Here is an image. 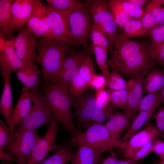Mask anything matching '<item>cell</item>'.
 <instances>
[{
	"mask_svg": "<svg viewBox=\"0 0 164 164\" xmlns=\"http://www.w3.org/2000/svg\"><path fill=\"white\" fill-rule=\"evenodd\" d=\"M91 43L92 53L94 54L97 64L107 81L110 72L109 70L110 61L107 56L108 51L103 48L94 46Z\"/></svg>",
	"mask_w": 164,
	"mask_h": 164,
	"instance_id": "cell-36",
	"label": "cell"
},
{
	"mask_svg": "<svg viewBox=\"0 0 164 164\" xmlns=\"http://www.w3.org/2000/svg\"><path fill=\"white\" fill-rule=\"evenodd\" d=\"M128 1L142 8L145 5H147L150 0H127Z\"/></svg>",
	"mask_w": 164,
	"mask_h": 164,
	"instance_id": "cell-49",
	"label": "cell"
},
{
	"mask_svg": "<svg viewBox=\"0 0 164 164\" xmlns=\"http://www.w3.org/2000/svg\"><path fill=\"white\" fill-rule=\"evenodd\" d=\"M159 135L164 141V134L159 132Z\"/></svg>",
	"mask_w": 164,
	"mask_h": 164,
	"instance_id": "cell-56",
	"label": "cell"
},
{
	"mask_svg": "<svg viewBox=\"0 0 164 164\" xmlns=\"http://www.w3.org/2000/svg\"><path fill=\"white\" fill-rule=\"evenodd\" d=\"M148 33L152 43L149 45L146 52L149 60L155 63L156 56L164 43V25L156 26Z\"/></svg>",
	"mask_w": 164,
	"mask_h": 164,
	"instance_id": "cell-30",
	"label": "cell"
},
{
	"mask_svg": "<svg viewBox=\"0 0 164 164\" xmlns=\"http://www.w3.org/2000/svg\"><path fill=\"white\" fill-rule=\"evenodd\" d=\"M86 1L84 3L91 15L93 23L99 26L104 32L108 41L110 52L112 53L115 42L121 32L113 20L109 9L108 1Z\"/></svg>",
	"mask_w": 164,
	"mask_h": 164,
	"instance_id": "cell-5",
	"label": "cell"
},
{
	"mask_svg": "<svg viewBox=\"0 0 164 164\" xmlns=\"http://www.w3.org/2000/svg\"><path fill=\"white\" fill-rule=\"evenodd\" d=\"M9 40L6 39L2 35L0 34V51L2 50Z\"/></svg>",
	"mask_w": 164,
	"mask_h": 164,
	"instance_id": "cell-51",
	"label": "cell"
},
{
	"mask_svg": "<svg viewBox=\"0 0 164 164\" xmlns=\"http://www.w3.org/2000/svg\"><path fill=\"white\" fill-rule=\"evenodd\" d=\"M78 147L71 164H100L104 160L103 153L98 150L83 145Z\"/></svg>",
	"mask_w": 164,
	"mask_h": 164,
	"instance_id": "cell-27",
	"label": "cell"
},
{
	"mask_svg": "<svg viewBox=\"0 0 164 164\" xmlns=\"http://www.w3.org/2000/svg\"><path fill=\"white\" fill-rule=\"evenodd\" d=\"M96 105L95 93L88 90L71 100V106L75 110L77 128L81 132L82 128L86 129L92 124Z\"/></svg>",
	"mask_w": 164,
	"mask_h": 164,
	"instance_id": "cell-9",
	"label": "cell"
},
{
	"mask_svg": "<svg viewBox=\"0 0 164 164\" xmlns=\"http://www.w3.org/2000/svg\"><path fill=\"white\" fill-rule=\"evenodd\" d=\"M0 164H13L11 163L10 161H2Z\"/></svg>",
	"mask_w": 164,
	"mask_h": 164,
	"instance_id": "cell-55",
	"label": "cell"
},
{
	"mask_svg": "<svg viewBox=\"0 0 164 164\" xmlns=\"http://www.w3.org/2000/svg\"><path fill=\"white\" fill-rule=\"evenodd\" d=\"M27 26L36 39L47 35L49 26L46 6L40 0H34L31 16Z\"/></svg>",
	"mask_w": 164,
	"mask_h": 164,
	"instance_id": "cell-15",
	"label": "cell"
},
{
	"mask_svg": "<svg viewBox=\"0 0 164 164\" xmlns=\"http://www.w3.org/2000/svg\"><path fill=\"white\" fill-rule=\"evenodd\" d=\"M153 164H164V159H161L159 161H155Z\"/></svg>",
	"mask_w": 164,
	"mask_h": 164,
	"instance_id": "cell-54",
	"label": "cell"
},
{
	"mask_svg": "<svg viewBox=\"0 0 164 164\" xmlns=\"http://www.w3.org/2000/svg\"><path fill=\"white\" fill-rule=\"evenodd\" d=\"M14 0H0V34L14 41L15 28L13 22L12 6Z\"/></svg>",
	"mask_w": 164,
	"mask_h": 164,
	"instance_id": "cell-23",
	"label": "cell"
},
{
	"mask_svg": "<svg viewBox=\"0 0 164 164\" xmlns=\"http://www.w3.org/2000/svg\"><path fill=\"white\" fill-rule=\"evenodd\" d=\"M143 29L141 20L130 19L125 24L121 33L129 39L135 38L142 35Z\"/></svg>",
	"mask_w": 164,
	"mask_h": 164,
	"instance_id": "cell-37",
	"label": "cell"
},
{
	"mask_svg": "<svg viewBox=\"0 0 164 164\" xmlns=\"http://www.w3.org/2000/svg\"><path fill=\"white\" fill-rule=\"evenodd\" d=\"M141 72L132 76L127 81L126 88L128 92V110L136 112L142 98L145 75L148 71Z\"/></svg>",
	"mask_w": 164,
	"mask_h": 164,
	"instance_id": "cell-18",
	"label": "cell"
},
{
	"mask_svg": "<svg viewBox=\"0 0 164 164\" xmlns=\"http://www.w3.org/2000/svg\"><path fill=\"white\" fill-rule=\"evenodd\" d=\"M86 145L97 149L103 153L118 147L123 150L125 145L114 139L104 124L93 123L85 131L70 138L68 146Z\"/></svg>",
	"mask_w": 164,
	"mask_h": 164,
	"instance_id": "cell-3",
	"label": "cell"
},
{
	"mask_svg": "<svg viewBox=\"0 0 164 164\" xmlns=\"http://www.w3.org/2000/svg\"><path fill=\"white\" fill-rule=\"evenodd\" d=\"M153 142H148L141 147L128 159L132 161H138L151 153L152 152Z\"/></svg>",
	"mask_w": 164,
	"mask_h": 164,
	"instance_id": "cell-43",
	"label": "cell"
},
{
	"mask_svg": "<svg viewBox=\"0 0 164 164\" xmlns=\"http://www.w3.org/2000/svg\"><path fill=\"white\" fill-rule=\"evenodd\" d=\"M34 0H15L12 6L13 22L15 31L26 24L32 14Z\"/></svg>",
	"mask_w": 164,
	"mask_h": 164,
	"instance_id": "cell-22",
	"label": "cell"
},
{
	"mask_svg": "<svg viewBox=\"0 0 164 164\" xmlns=\"http://www.w3.org/2000/svg\"><path fill=\"white\" fill-rule=\"evenodd\" d=\"M42 87L48 110L53 118L60 124L62 129L70 134V138L82 132L74 124L69 91L55 83H44Z\"/></svg>",
	"mask_w": 164,
	"mask_h": 164,
	"instance_id": "cell-2",
	"label": "cell"
},
{
	"mask_svg": "<svg viewBox=\"0 0 164 164\" xmlns=\"http://www.w3.org/2000/svg\"><path fill=\"white\" fill-rule=\"evenodd\" d=\"M11 133L9 126L1 119H0V160L5 161V149L8 139Z\"/></svg>",
	"mask_w": 164,
	"mask_h": 164,
	"instance_id": "cell-42",
	"label": "cell"
},
{
	"mask_svg": "<svg viewBox=\"0 0 164 164\" xmlns=\"http://www.w3.org/2000/svg\"><path fill=\"white\" fill-rule=\"evenodd\" d=\"M116 2L128 15L130 19L141 20L144 9L127 0H115Z\"/></svg>",
	"mask_w": 164,
	"mask_h": 164,
	"instance_id": "cell-40",
	"label": "cell"
},
{
	"mask_svg": "<svg viewBox=\"0 0 164 164\" xmlns=\"http://www.w3.org/2000/svg\"><path fill=\"white\" fill-rule=\"evenodd\" d=\"M59 124L53 118L45 134L41 136L35 145L26 164H40L51 151H53L56 145L55 142L57 140V133L60 131Z\"/></svg>",
	"mask_w": 164,
	"mask_h": 164,
	"instance_id": "cell-11",
	"label": "cell"
},
{
	"mask_svg": "<svg viewBox=\"0 0 164 164\" xmlns=\"http://www.w3.org/2000/svg\"><path fill=\"white\" fill-rule=\"evenodd\" d=\"M156 127L149 124L133 135L126 144L123 150V156L129 158L141 147L150 142L153 141L159 135Z\"/></svg>",
	"mask_w": 164,
	"mask_h": 164,
	"instance_id": "cell-17",
	"label": "cell"
},
{
	"mask_svg": "<svg viewBox=\"0 0 164 164\" xmlns=\"http://www.w3.org/2000/svg\"><path fill=\"white\" fill-rule=\"evenodd\" d=\"M90 39L94 45L110 51L108 39L101 28L93 23L90 33Z\"/></svg>",
	"mask_w": 164,
	"mask_h": 164,
	"instance_id": "cell-39",
	"label": "cell"
},
{
	"mask_svg": "<svg viewBox=\"0 0 164 164\" xmlns=\"http://www.w3.org/2000/svg\"><path fill=\"white\" fill-rule=\"evenodd\" d=\"M46 7L49 31L46 36H52L72 46H80L73 39L67 22L62 15L49 5Z\"/></svg>",
	"mask_w": 164,
	"mask_h": 164,
	"instance_id": "cell-14",
	"label": "cell"
},
{
	"mask_svg": "<svg viewBox=\"0 0 164 164\" xmlns=\"http://www.w3.org/2000/svg\"><path fill=\"white\" fill-rule=\"evenodd\" d=\"M32 102L30 90L25 86L22 87L18 101L13 109L12 125L14 130L15 126L22 122L30 113Z\"/></svg>",
	"mask_w": 164,
	"mask_h": 164,
	"instance_id": "cell-21",
	"label": "cell"
},
{
	"mask_svg": "<svg viewBox=\"0 0 164 164\" xmlns=\"http://www.w3.org/2000/svg\"><path fill=\"white\" fill-rule=\"evenodd\" d=\"M11 72H2L4 86L0 102V113L9 127L11 133L15 132L13 129L12 116L13 111L12 95L10 83Z\"/></svg>",
	"mask_w": 164,
	"mask_h": 164,
	"instance_id": "cell-20",
	"label": "cell"
},
{
	"mask_svg": "<svg viewBox=\"0 0 164 164\" xmlns=\"http://www.w3.org/2000/svg\"><path fill=\"white\" fill-rule=\"evenodd\" d=\"M107 91L109 96L108 105L111 110L118 108L124 112L128 111V92L126 88L121 90L108 89Z\"/></svg>",
	"mask_w": 164,
	"mask_h": 164,
	"instance_id": "cell-34",
	"label": "cell"
},
{
	"mask_svg": "<svg viewBox=\"0 0 164 164\" xmlns=\"http://www.w3.org/2000/svg\"><path fill=\"white\" fill-rule=\"evenodd\" d=\"M36 39L27 24L20 29L15 37L14 46L15 53L25 63L37 61V45Z\"/></svg>",
	"mask_w": 164,
	"mask_h": 164,
	"instance_id": "cell-12",
	"label": "cell"
},
{
	"mask_svg": "<svg viewBox=\"0 0 164 164\" xmlns=\"http://www.w3.org/2000/svg\"><path fill=\"white\" fill-rule=\"evenodd\" d=\"M90 50V45L87 48L83 47L81 49H78L73 48L53 83L61 85L69 91L70 82L77 73Z\"/></svg>",
	"mask_w": 164,
	"mask_h": 164,
	"instance_id": "cell-10",
	"label": "cell"
},
{
	"mask_svg": "<svg viewBox=\"0 0 164 164\" xmlns=\"http://www.w3.org/2000/svg\"><path fill=\"white\" fill-rule=\"evenodd\" d=\"M25 63L17 56L14 47V41L9 40L0 51V68L1 72H13L22 67Z\"/></svg>",
	"mask_w": 164,
	"mask_h": 164,
	"instance_id": "cell-24",
	"label": "cell"
},
{
	"mask_svg": "<svg viewBox=\"0 0 164 164\" xmlns=\"http://www.w3.org/2000/svg\"><path fill=\"white\" fill-rule=\"evenodd\" d=\"M160 1L162 5H164V0H160Z\"/></svg>",
	"mask_w": 164,
	"mask_h": 164,
	"instance_id": "cell-57",
	"label": "cell"
},
{
	"mask_svg": "<svg viewBox=\"0 0 164 164\" xmlns=\"http://www.w3.org/2000/svg\"><path fill=\"white\" fill-rule=\"evenodd\" d=\"M127 83L117 70H112L107 80L106 87L110 89L121 90L126 88Z\"/></svg>",
	"mask_w": 164,
	"mask_h": 164,
	"instance_id": "cell-41",
	"label": "cell"
},
{
	"mask_svg": "<svg viewBox=\"0 0 164 164\" xmlns=\"http://www.w3.org/2000/svg\"><path fill=\"white\" fill-rule=\"evenodd\" d=\"M155 64L149 60L146 51H144L124 61L114 70H117L122 76H132L137 73L152 69Z\"/></svg>",
	"mask_w": 164,
	"mask_h": 164,
	"instance_id": "cell-16",
	"label": "cell"
},
{
	"mask_svg": "<svg viewBox=\"0 0 164 164\" xmlns=\"http://www.w3.org/2000/svg\"><path fill=\"white\" fill-rule=\"evenodd\" d=\"M106 81L105 78L102 75L95 74L91 81L90 87L96 91L102 90L106 87Z\"/></svg>",
	"mask_w": 164,
	"mask_h": 164,
	"instance_id": "cell-44",
	"label": "cell"
},
{
	"mask_svg": "<svg viewBox=\"0 0 164 164\" xmlns=\"http://www.w3.org/2000/svg\"><path fill=\"white\" fill-rule=\"evenodd\" d=\"M46 1L59 12L67 22L70 15L75 10L86 8V5L75 0H46Z\"/></svg>",
	"mask_w": 164,
	"mask_h": 164,
	"instance_id": "cell-31",
	"label": "cell"
},
{
	"mask_svg": "<svg viewBox=\"0 0 164 164\" xmlns=\"http://www.w3.org/2000/svg\"><path fill=\"white\" fill-rule=\"evenodd\" d=\"M90 45L91 50L89 52L70 83L69 93L71 100L88 90L91 81L96 74L94 64L91 58L92 46L91 44Z\"/></svg>",
	"mask_w": 164,
	"mask_h": 164,
	"instance_id": "cell-13",
	"label": "cell"
},
{
	"mask_svg": "<svg viewBox=\"0 0 164 164\" xmlns=\"http://www.w3.org/2000/svg\"><path fill=\"white\" fill-rule=\"evenodd\" d=\"M96 105L92 118L93 123L104 124L113 112L109 106V96L107 90L104 89L96 91Z\"/></svg>",
	"mask_w": 164,
	"mask_h": 164,
	"instance_id": "cell-26",
	"label": "cell"
},
{
	"mask_svg": "<svg viewBox=\"0 0 164 164\" xmlns=\"http://www.w3.org/2000/svg\"><path fill=\"white\" fill-rule=\"evenodd\" d=\"M67 22L74 41L83 47L89 48L88 42L93 21L88 10L86 8L75 10L69 15Z\"/></svg>",
	"mask_w": 164,
	"mask_h": 164,
	"instance_id": "cell-7",
	"label": "cell"
},
{
	"mask_svg": "<svg viewBox=\"0 0 164 164\" xmlns=\"http://www.w3.org/2000/svg\"><path fill=\"white\" fill-rule=\"evenodd\" d=\"M54 154L40 164H66L70 162L76 151L65 144L56 145Z\"/></svg>",
	"mask_w": 164,
	"mask_h": 164,
	"instance_id": "cell-29",
	"label": "cell"
},
{
	"mask_svg": "<svg viewBox=\"0 0 164 164\" xmlns=\"http://www.w3.org/2000/svg\"><path fill=\"white\" fill-rule=\"evenodd\" d=\"M138 161H132L129 159L125 160H118L116 164H140Z\"/></svg>",
	"mask_w": 164,
	"mask_h": 164,
	"instance_id": "cell-52",
	"label": "cell"
},
{
	"mask_svg": "<svg viewBox=\"0 0 164 164\" xmlns=\"http://www.w3.org/2000/svg\"><path fill=\"white\" fill-rule=\"evenodd\" d=\"M155 63L160 65L164 68V43L156 56Z\"/></svg>",
	"mask_w": 164,
	"mask_h": 164,
	"instance_id": "cell-47",
	"label": "cell"
},
{
	"mask_svg": "<svg viewBox=\"0 0 164 164\" xmlns=\"http://www.w3.org/2000/svg\"><path fill=\"white\" fill-rule=\"evenodd\" d=\"M36 42L37 62L41 66L43 80L45 83H53L73 46L50 36H45Z\"/></svg>",
	"mask_w": 164,
	"mask_h": 164,
	"instance_id": "cell-1",
	"label": "cell"
},
{
	"mask_svg": "<svg viewBox=\"0 0 164 164\" xmlns=\"http://www.w3.org/2000/svg\"><path fill=\"white\" fill-rule=\"evenodd\" d=\"M109 8L113 20L118 27L121 33L126 22L130 19L115 0L108 1Z\"/></svg>",
	"mask_w": 164,
	"mask_h": 164,
	"instance_id": "cell-38",
	"label": "cell"
},
{
	"mask_svg": "<svg viewBox=\"0 0 164 164\" xmlns=\"http://www.w3.org/2000/svg\"><path fill=\"white\" fill-rule=\"evenodd\" d=\"M162 102L163 101L159 92L148 93L142 98L137 111L153 114Z\"/></svg>",
	"mask_w": 164,
	"mask_h": 164,
	"instance_id": "cell-35",
	"label": "cell"
},
{
	"mask_svg": "<svg viewBox=\"0 0 164 164\" xmlns=\"http://www.w3.org/2000/svg\"><path fill=\"white\" fill-rule=\"evenodd\" d=\"M152 114L149 112H139L134 118L126 132L119 140L120 142L125 145L130 139L148 122L152 117Z\"/></svg>",
	"mask_w": 164,
	"mask_h": 164,
	"instance_id": "cell-33",
	"label": "cell"
},
{
	"mask_svg": "<svg viewBox=\"0 0 164 164\" xmlns=\"http://www.w3.org/2000/svg\"><path fill=\"white\" fill-rule=\"evenodd\" d=\"M118 160L117 155L113 150L110 155L100 164H116Z\"/></svg>",
	"mask_w": 164,
	"mask_h": 164,
	"instance_id": "cell-48",
	"label": "cell"
},
{
	"mask_svg": "<svg viewBox=\"0 0 164 164\" xmlns=\"http://www.w3.org/2000/svg\"><path fill=\"white\" fill-rule=\"evenodd\" d=\"M146 76L143 92H157L164 86V70L154 69L148 70Z\"/></svg>",
	"mask_w": 164,
	"mask_h": 164,
	"instance_id": "cell-32",
	"label": "cell"
},
{
	"mask_svg": "<svg viewBox=\"0 0 164 164\" xmlns=\"http://www.w3.org/2000/svg\"><path fill=\"white\" fill-rule=\"evenodd\" d=\"M158 92L160 94L162 100L163 102L164 103V85Z\"/></svg>",
	"mask_w": 164,
	"mask_h": 164,
	"instance_id": "cell-53",
	"label": "cell"
},
{
	"mask_svg": "<svg viewBox=\"0 0 164 164\" xmlns=\"http://www.w3.org/2000/svg\"><path fill=\"white\" fill-rule=\"evenodd\" d=\"M152 151L159 156L161 159H164V141L159 135L153 142Z\"/></svg>",
	"mask_w": 164,
	"mask_h": 164,
	"instance_id": "cell-46",
	"label": "cell"
},
{
	"mask_svg": "<svg viewBox=\"0 0 164 164\" xmlns=\"http://www.w3.org/2000/svg\"><path fill=\"white\" fill-rule=\"evenodd\" d=\"M162 25H164V7L161 9L159 13L157 23L155 27Z\"/></svg>",
	"mask_w": 164,
	"mask_h": 164,
	"instance_id": "cell-50",
	"label": "cell"
},
{
	"mask_svg": "<svg viewBox=\"0 0 164 164\" xmlns=\"http://www.w3.org/2000/svg\"><path fill=\"white\" fill-rule=\"evenodd\" d=\"M152 118L155 121L156 128L159 132L164 134V104Z\"/></svg>",
	"mask_w": 164,
	"mask_h": 164,
	"instance_id": "cell-45",
	"label": "cell"
},
{
	"mask_svg": "<svg viewBox=\"0 0 164 164\" xmlns=\"http://www.w3.org/2000/svg\"><path fill=\"white\" fill-rule=\"evenodd\" d=\"M40 72L33 62L25 63L21 68L13 71L18 80L30 90L39 87V79Z\"/></svg>",
	"mask_w": 164,
	"mask_h": 164,
	"instance_id": "cell-25",
	"label": "cell"
},
{
	"mask_svg": "<svg viewBox=\"0 0 164 164\" xmlns=\"http://www.w3.org/2000/svg\"><path fill=\"white\" fill-rule=\"evenodd\" d=\"M30 91L33 105L27 117L17 126V130H36L40 127L48 126L53 119L40 87Z\"/></svg>",
	"mask_w": 164,
	"mask_h": 164,
	"instance_id": "cell-6",
	"label": "cell"
},
{
	"mask_svg": "<svg viewBox=\"0 0 164 164\" xmlns=\"http://www.w3.org/2000/svg\"><path fill=\"white\" fill-rule=\"evenodd\" d=\"M163 7L160 0H152L146 5L141 21L143 27L142 35L154 28L159 13Z\"/></svg>",
	"mask_w": 164,
	"mask_h": 164,
	"instance_id": "cell-28",
	"label": "cell"
},
{
	"mask_svg": "<svg viewBox=\"0 0 164 164\" xmlns=\"http://www.w3.org/2000/svg\"><path fill=\"white\" fill-rule=\"evenodd\" d=\"M41 137L36 130H18L10 133L5 149V161L26 164Z\"/></svg>",
	"mask_w": 164,
	"mask_h": 164,
	"instance_id": "cell-4",
	"label": "cell"
},
{
	"mask_svg": "<svg viewBox=\"0 0 164 164\" xmlns=\"http://www.w3.org/2000/svg\"><path fill=\"white\" fill-rule=\"evenodd\" d=\"M149 45L147 41L133 40L123 36L120 33L116 39L114 50L109 59L112 70L124 61L144 51Z\"/></svg>",
	"mask_w": 164,
	"mask_h": 164,
	"instance_id": "cell-8",
	"label": "cell"
},
{
	"mask_svg": "<svg viewBox=\"0 0 164 164\" xmlns=\"http://www.w3.org/2000/svg\"><path fill=\"white\" fill-rule=\"evenodd\" d=\"M136 112L128 111L123 113L113 112L104 125L115 140H119L121 135L128 128L135 117Z\"/></svg>",
	"mask_w": 164,
	"mask_h": 164,
	"instance_id": "cell-19",
	"label": "cell"
}]
</instances>
